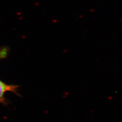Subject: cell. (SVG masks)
<instances>
[{"label":"cell","instance_id":"6da1fadb","mask_svg":"<svg viewBox=\"0 0 122 122\" xmlns=\"http://www.w3.org/2000/svg\"><path fill=\"white\" fill-rule=\"evenodd\" d=\"M16 88V87L13 86H9L6 85L0 81V101L3 100L4 94L7 91H13Z\"/></svg>","mask_w":122,"mask_h":122}]
</instances>
